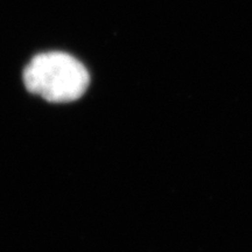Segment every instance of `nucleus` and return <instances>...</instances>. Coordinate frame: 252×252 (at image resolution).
Segmentation results:
<instances>
[{"label": "nucleus", "instance_id": "1", "mask_svg": "<svg viewBox=\"0 0 252 252\" xmlns=\"http://www.w3.org/2000/svg\"><path fill=\"white\" fill-rule=\"evenodd\" d=\"M28 91L52 103H67L81 98L90 83L87 68L74 56L62 52L34 56L24 70Z\"/></svg>", "mask_w": 252, "mask_h": 252}]
</instances>
